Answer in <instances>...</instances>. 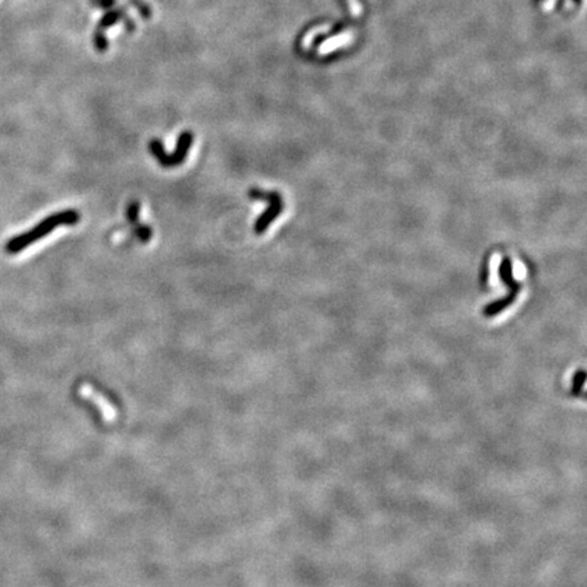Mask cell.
<instances>
[{"label": "cell", "instance_id": "6da1fadb", "mask_svg": "<svg viewBox=\"0 0 587 587\" xmlns=\"http://www.w3.org/2000/svg\"><path fill=\"white\" fill-rule=\"evenodd\" d=\"M80 219V215L75 209H66L56 213H52L37 223L35 227L29 229L25 233H21L12 238H10L4 245V252L7 254H18L24 252L26 247L35 245V242L45 238L52 231H55L60 226H72L76 225Z\"/></svg>", "mask_w": 587, "mask_h": 587}, {"label": "cell", "instance_id": "7a4b0ae2", "mask_svg": "<svg viewBox=\"0 0 587 587\" xmlns=\"http://www.w3.org/2000/svg\"><path fill=\"white\" fill-rule=\"evenodd\" d=\"M193 141V135L191 132H182L177 141V147L173 151V154H168L164 144L161 143L159 139H152L148 143V148L150 152L157 158V161L159 162L161 166L164 168H174V166H179L188 157L189 148L192 146Z\"/></svg>", "mask_w": 587, "mask_h": 587}, {"label": "cell", "instance_id": "3957f363", "mask_svg": "<svg viewBox=\"0 0 587 587\" xmlns=\"http://www.w3.org/2000/svg\"><path fill=\"white\" fill-rule=\"evenodd\" d=\"M499 277L503 280V283L509 287V295L487 305L483 310L485 317H495L500 311L507 309L517 299L518 291L520 290V283L513 277V264H511L510 259H507V257L503 259V261L499 267Z\"/></svg>", "mask_w": 587, "mask_h": 587}, {"label": "cell", "instance_id": "277c9868", "mask_svg": "<svg viewBox=\"0 0 587 587\" xmlns=\"http://www.w3.org/2000/svg\"><path fill=\"white\" fill-rule=\"evenodd\" d=\"M249 195L254 200L268 202V208L257 218L256 225H254V233L260 236V234H264L267 231L270 225L274 223L277 220V216L283 212L284 203H283L281 196L277 192H265V191L253 188L249 192Z\"/></svg>", "mask_w": 587, "mask_h": 587}, {"label": "cell", "instance_id": "5b68a950", "mask_svg": "<svg viewBox=\"0 0 587 587\" xmlns=\"http://www.w3.org/2000/svg\"><path fill=\"white\" fill-rule=\"evenodd\" d=\"M78 394L82 400L93 404L106 423H114L119 419L117 407L90 383H82L78 389Z\"/></svg>", "mask_w": 587, "mask_h": 587}, {"label": "cell", "instance_id": "8992f818", "mask_svg": "<svg viewBox=\"0 0 587 587\" xmlns=\"http://www.w3.org/2000/svg\"><path fill=\"white\" fill-rule=\"evenodd\" d=\"M121 18V11L120 10H113V11H107L103 17V19L100 21V28L106 29L110 28L113 25H116L119 22V19Z\"/></svg>", "mask_w": 587, "mask_h": 587}, {"label": "cell", "instance_id": "52a82bcc", "mask_svg": "<svg viewBox=\"0 0 587 587\" xmlns=\"http://www.w3.org/2000/svg\"><path fill=\"white\" fill-rule=\"evenodd\" d=\"M94 46H96V49L104 52L109 46V41L103 33H96V35H94Z\"/></svg>", "mask_w": 587, "mask_h": 587}, {"label": "cell", "instance_id": "ba28073f", "mask_svg": "<svg viewBox=\"0 0 587 587\" xmlns=\"http://www.w3.org/2000/svg\"><path fill=\"white\" fill-rule=\"evenodd\" d=\"M114 1H116V0H98V1H97V4H98L100 7L109 8V7H112V6L114 4Z\"/></svg>", "mask_w": 587, "mask_h": 587}]
</instances>
